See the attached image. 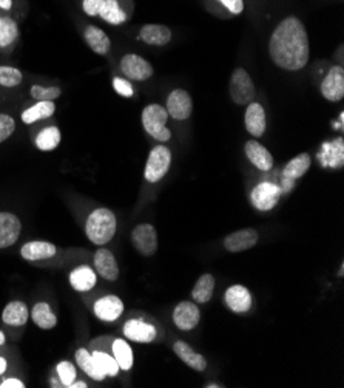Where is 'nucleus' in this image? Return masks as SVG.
I'll list each match as a JSON object with an SVG mask.
<instances>
[{"instance_id":"34","label":"nucleus","mask_w":344,"mask_h":388,"mask_svg":"<svg viewBox=\"0 0 344 388\" xmlns=\"http://www.w3.org/2000/svg\"><path fill=\"white\" fill-rule=\"evenodd\" d=\"M111 350H113L115 359L117 362V365L121 370L129 371L133 367V351L130 345L125 342L124 339H116L113 342V346H111Z\"/></svg>"},{"instance_id":"2","label":"nucleus","mask_w":344,"mask_h":388,"mask_svg":"<svg viewBox=\"0 0 344 388\" xmlns=\"http://www.w3.org/2000/svg\"><path fill=\"white\" fill-rule=\"evenodd\" d=\"M85 232L91 243L103 246L116 234V215L107 208L93 211L87 218Z\"/></svg>"},{"instance_id":"44","label":"nucleus","mask_w":344,"mask_h":388,"mask_svg":"<svg viewBox=\"0 0 344 388\" xmlns=\"http://www.w3.org/2000/svg\"><path fill=\"white\" fill-rule=\"evenodd\" d=\"M13 6V0H0V10L10 11Z\"/></svg>"},{"instance_id":"14","label":"nucleus","mask_w":344,"mask_h":388,"mask_svg":"<svg viewBox=\"0 0 344 388\" xmlns=\"http://www.w3.org/2000/svg\"><path fill=\"white\" fill-rule=\"evenodd\" d=\"M258 232L255 229H241V231L231 232L229 234L226 239H224V248H226L229 252H243L253 248L255 244L258 243Z\"/></svg>"},{"instance_id":"47","label":"nucleus","mask_w":344,"mask_h":388,"mask_svg":"<svg viewBox=\"0 0 344 388\" xmlns=\"http://www.w3.org/2000/svg\"><path fill=\"white\" fill-rule=\"evenodd\" d=\"M5 344V334H4V331H0V345H4Z\"/></svg>"},{"instance_id":"16","label":"nucleus","mask_w":344,"mask_h":388,"mask_svg":"<svg viewBox=\"0 0 344 388\" xmlns=\"http://www.w3.org/2000/svg\"><path fill=\"white\" fill-rule=\"evenodd\" d=\"M124 313V303L117 296H106L99 299L94 305L96 318L103 322H115Z\"/></svg>"},{"instance_id":"40","label":"nucleus","mask_w":344,"mask_h":388,"mask_svg":"<svg viewBox=\"0 0 344 388\" xmlns=\"http://www.w3.org/2000/svg\"><path fill=\"white\" fill-rule=\"evenodd\" d=\"M113 85H115V90L121 94V96H125V98H130L133 96V85L125 81V79H121V77H115L113 79Z\"/></svg>"},{"instance_id":"29","label":"nucleus","mask_w":344,"mask_h":388,"mask_svg":"<svg viewBox=\"0 0 344 388\" xmlns=\"http://www.w3.org/2000/svg\"><path fill=\"white\" fill-rule=\"evenodd\" d=\"M215 289V277L212 274H204L198 279L193 289H191V297L198 303H207L212 299Z\"/></svg>"},{"instance_id":"39","label":"nucleus","mask_w":344,"mask_h":388,"mask_svg":"<svg viewBox=\"0 0 344 388\" xmlns=\"http://www.w3.org/2000/svg\"><path fill=\"white\" fill-rule=\"evenodd\" d=\"M15 130V121L10 115L0 113V142L6 141Z\"/></svg>"},{"instance_id":"4","label":"nucleus","mask_w":344,"mask_h":388,"mask_svg":"<svg viewBox=\"0 0 344 388\" xmlns=\"http://www.w3.org/2000/svg\"><path fill=\"white\" fill-rule=\"evenodd\" d=\"M230 98L238 106H249L255 98V84L244 68H236L230 77Z\"/></svg>"},{"instance_id":"24","label":"nucleus","mask_w":344,"mask_h":388,"mask_svg":"<svg viewBox=\"0 0 344 388\" xmlns=\"http://www.w3.org/2000/svg\"><path fill=\"white\" fill-rule=\"evenodd\" d=\"M173 350L176 354H178V358L184 363H187L190 368H193L196 371H204L207 368V361L204 356L195 353L193 348H191L189 344L182 342V340H179V342H176L173 345Z\"/></svg>"},{"instance_id":"6","label":"nucleus","mask_w":344,"mask_h":388,"mask_svg":"<svg viewBox=\"0 0 344 388\" xmlns=\"http://www.w3.org/2000/svg\"><path fill=\"white\" fill-rule=\"evenodd\" d=\"M132 242L134 249H138L141 256L151 257L156 254L158 234H156V229L151 225L144 223L136 226L132 232Z\"/></svg>"},{"instance_id":"25","label":"nucleus","mask_w":344,"mask_h":388,"mask_svg":"<svg viewBox=\"0 0 344 388\" xmlns=\"http://www.w3.org/2000/svg\"><path fill=\"white\" fill-rule=\"evenodd\" d=\"M96 273L90 266H79L70 274V283L76 291L87 292L94 288L96 284Z\"/></svg>"},{"instance_id":"19","label":"nucleus","mask_w":344,"mask_h":388,"mask_svg":"<svg viewBox=\"0 0 344 388\" xmlns=\"http://www.w3.org/2000/svg\"><path fill=\"white\" fill-rule=\"evenodd\" d=\"M244 121L247 132L255 138H261L264 132H266V112H264L262 106L258 104V102H250V104L247 106Z\"/></svg>"},{"instance_id":"15","label":"nucleus","mask_w":344,"mask_h":388,"mask_svg":"<svg viewBox=\"0 0 344 388\" xmlns=\"http://www.w3.org/2000/svg\"><path fill=\"white\" fill-rule=\"evenodd\" d=\"M94 268L102 279L108 282H116L119 279V266L113 256V252L108 249H98L94 254Z\"/></svg>"},{"instance_id":"45","label":"nucleus","mask_w":344,"mask_h":388,"mask_svg":"<svg viewBox=\"0 0 344 388\" xmlns=\"http://www.w3.org/2000/svg\"><path fill=\"white\" fill-rule=\"evenodd\" d=\"M87 387H88V385H87L85 382H82V381H79V382H76V381H75L73 384L70 385V388H87Z\"/></svg>"},{"instance_id":"36","label":"nucleus","mask_w":344,"mask_h":388,"mask_svg":"<svg viewBox=\"0 0 344 388\" xmlns=\"http://www.w3.org/2000/svg\"><path fill=\"white\" fill-rule=\"evenodd\" d=\"M23 79L22 71L14 67H0V85L2 87H18Z\"/></svg>"},{"instance_id":"48","label":"nucleus","mask_w":344,"mask_h":388,"mask_svg":"<svg viewBox=\"0 0 344 388\" xmlns=\"http://www.w3.org/2000/svg\"><path fill=\"white\" fill-rule=\"evenodd\" d=\"M205 387H209V388H218V387H221V385H216V384H209V385H205Z\"/></svg>"},{"instance_id":"33","label":"nucleus","mask_w":344,"mask_h":388,"mask_svg":"<svg viewBox=\"0 0 344 388\" xmlns=\"http://www.w3.org/2000/svg\"><path fill=\"white\" fill-rule=\"evenodd\" d=\"M19 27L11 18L2 15L0 19V49H10L18 41Z\"/></svg>"},{"instance_id":"1","label":"nucleus","mask_w":344,"mask_h":388,"mask_svg":"<svg viewBox=\"0 0 344 388\" xmlns=\"http://www.w3.org/2000/svg\"><path fill=\"white\" fill-rule=\"evenodd\" d=\"M270 58L279 68L298 71L307 65L310 44L306 27L298 18H286L278 23L269 42Z\"/></svg>"},{"instance_id":"30","label":"nucleus","mask_w":344,"mask_h":388,"mask_svg":"<svg viewBox=\"0 0 344 388\" xmlns=\"http://www.w3.org/2000/svg\"><path fill=\"white\" fill-rule=\"evenodd\" d=\"M34 323L42 330H53L58 325L54 313L51 311V306L45 302H39L34 305L33 313H31Z\"/></svg>"},{"instance_id":"41","label":"nucleus","mask_w":344,"mask_h":388,"mask_svg":"<svg viewBox=\"0 0 344 388\" xmlns=\"http://www.w3.org/2000/svg\"><path fill=\"white\" fill-rule=\"evenodd\" d=\"M103 2H106V0H84L82 8H84L85 14L91 15V18H94V15H99L102 6H103Z\"/></svg>"},{"instance_id":"21","label":"nucleus","mask_w":344,"mask_h":388,"mask_svg":"<svg viewBox=\"0 0 344 388\" xmlns=\"http://www.w3.org/2000/svg\"><path fill=\"white\" fill-rule=\"evenodd\" d=\"M139 37L144 42L155 46H164L172 41V31L165 25H156V23H150V25H144L139 31Z\"/></svg>"},{"instance_id":"3","label":"nucleus","mask_w":344,"mask_h":388,"mask_svg":"<svg viewBox=\"0 0 344 388\" xmlns=\"http://www.w3.org/2000/svg\"><path fill=\"white\" fill-rule=\"evenodd\" d=\"M169 113L159 104H150L142 112V125L151 138L158 141H169L172 138V132L165 127Z\"/></svg>"},{"instance_id":"35","label":"nucleus","mask_w":344,"mask_h":388,"mask_svg":"<svg viewBox=\"0 0 344 388\" xmlns=\"http://www.w3.org/2000/svg\"><path fill=\"white\" fill-rule=\"evenodd\" d=\"M91 356L94 358L96 363H98L99 368L106 373L107 376H117L119 375V365L115 358H111V356H108L107 353L103 351H94L91 353Z\"/></svg>"},{"instance_id":"27","label":"nucleus","mask_w":344,"mask_h":388,"mask_svg":"<svg viewBox=\"0 0 344 388\" xmlns=\"http://www.w3.org/2000/svg\"><path fill=\"white\" fill-rule=\"evenodd\" d=\"M56 112V106L53 101H39L37 104L31 106L22 113V121L25 124H33L36 121L46 120Z\"/></svg>"},{"instance_id":"46","label":"nucleus","mask_w":344,"mask_h":388,"mask_svg":"<svg viewBox=\"0 0 344 388\" xmlns=\"http://www.w3.org/2000/svg\"><path fill=\"white\" fill-rule=\"evenodd\" d=\"M6 371V361L4 358H0V375H4Z\"/></svg>"},{"instance_id":"22","label":"nucleus","mask_w":344,"mask_h":388,"mask_svg":"<svg viewBox=\"0 0 344 388\" xmlns=\"http://www.w3.org/2000/svg\"><path fill=\"white\" fill-rule=\"evenodd\" d=\"M58 248L53 243L48 242H30L23 244L20 249L22 257L27 261H37V260H46L56 256Z\"/></svg>"},{"instance_id":"23","label":"nucleus","mask_w":344,"mask_h":388,"mask_svg":"<svg viewBox=\"0 0 344 388\" xmlns=\"http://www.w3.org/2000/svg\"><path fill=\"white\" fill-rule=\"evenodd\" d=\"M84 39L87 45L96 53V54H107L110 51L111 41L103 30L96 25H88L84 31Z\"/></svg>"},{"instance_id":"20","label":"nucleus","mask_w":344,"mask_h":388,"mask_svg":"<svg viewBox=\"0 0 344 388\" xmlns=\"http://www.w3.org/2000/svg\"><path fill=\"white\" fill-rule=\"evenodd\" d=\"M226 303L234 313H246L252 308V294L243 284H234L226 291Z\"/></svg>"},{"instance_id":"7","label":"nucleus","mask_w":344,"mask_h":388,"mask_svg":"<svg viewBox=\"0 0 344 388\" xmlns=\"http://www.w3.org/2000/svg\"><path fill=\"white\" fill-rule=\"evenodd\" d=\"M167 113H169L176 121H186L193 112V101L191 96L182 89H176L170 93L167 99Z\"/></svg>"},{"instance_id":"10","label":"nucleus","mask_w":344,"mask_h":388,"mask_svg":"<svg viewBox=\"0 0 344 388\" xmlns=\"http://www.w3.org/2000/svg\"><path fill=\"white\" fill-rule=\"evenodd\" d=\"M321 94L331 102H338L344 96V70L340 65H335L321 82Z\"/></svg>"},{"instance_id":"38","label":"nucleus","mask_w":344,"mask_h":388,"mask_svg":"<svg viewBox=\"0 0 344 388\" xmlns=\"http://www.w3.org/2000/svg\"><path fill=\"white\" fill-rule=\"evenodd\" d=\"M58 375L63 387H70L76 381V367L68 361H62L58 365Z\"/></svg>"},{"instance_id":"13","label":"nucleus","mask_w":344,"mask_h":388,"mask_svg":"<svg viewBox=\"0 0 344 388\" xmlns=\"http://www.w3.org/2000/svg\"><path fill=\"white\" fill-rule=\"evenodd\" d=\"M201 320V313L193 302H181L173 311V322L182 331L193 330Z\"/></svg>"},{"instance_id":"43","label":"nucleus","mask_w":344,"mask_h":388,"mask_svg":"<svg viewBox=\"0 0 344 388\" xmlns=\"http://www.w3.org/2000/svg\"><path fill=\"white\" fill-rule=\"evenodd\" d=\"M25 385H23L22 381H19V379H5V381L0 384V388H23Z\"/></svg>"},{"instance_id":"28","label":"nucleus","mask_w":344,"mask_h":388,"mask_svg":"<svg viewBox=\"0 0 344 388\" xmlns=\"http://www.w3.org/2000/svg\"><path fill=\"white\" fill-rule=\"evenodd\" d=\"M28 308L23 302H19V300H15V302L8 303L5 306V310L2 313V320L6 325H14V327H20V325H25L28 320Z\"/></svg>"},{"instance_id":"49","label":"nucleus","mask_w":344,"mask_h":388,"mask_svg":"<svg viewBox=\"0 0 344 388\" xmlns=\"http://www.w3.org/2000/svg\"><path fill=\"white\" fill-rule=\"evenodd\" d=\"M343 273H344V265H341V268H340V275H341V277L344 275Z\"/></svg>"},{"instance_id":"18","label":"nucleus","mask_w":344,"mask_h":388,"mask_svg":"<svg viewBox=\"0 0 344 388\" xmlns=\"http://www.w3.org/2000/svg\"><path fill=\"white\" fill-rule=\"evenodd\" d=\"M244 150L249 161L261 172H269L274 168V156H272L269 150L262 144H260L258 141H247Z\"/></svg>"},{"instance_id":"5","label":"nucleus","mask_w":344,"mask_h":388,"mask_svg":"<svg viewBox=\"0 0 344 388\" xmlns=\"http://www.w3.org/2000/svg\"><path fill=\"white\" fill-rule=\"evenodd\" d=\"M170 164V149L165 146H156L148 155L146 165V180L150 181V183H158V181H161L167 175V172H169Z\"/></svg>"},{"instance_id":"37","label":"nucleus","mask_w":344,"mask_h":388,"mask_svg":"<svg viewBox=\"0 0 344 388\" xmlns=\"http://www.w3.org/2000/svg\"><path fill=\"white\" fill-rule=\"evenodd\" d=\"M30 94L33 96L36 101H54L58 99L62 90L59 87H44V85H33L30 90Z\"/></svg>"},{"instance_id":"32","label":"nucleus","mask_w":344,"mask_h":388,"mask_svg":"<svg viewBox=\"0 0 344 388\" xmlns=\"http://www.w3.org/2000/svg\"><path fill=\"white\" fill-rule=\"evenodd\" d=\"M60 130L58 127H46L37 133L36 137V146L42 152H51L56 147L60 144Z\"/></svg>"},{"instance_id":"12","label":"nucleus","mask_w":344,"mask_h":388,"mask_svg":"<svg viewBox=\"0 0 344 388\" xmlns=\"http://www.w3.org/2000/svg\"><path fill=\"white\" fill-rule=\"evenodd\" d=\"M20 220L11 212H0V249L10 248L19 240Z\"/></svg>"},{"instance_id":"31","label":"nucleus","mask_w":344,"mask_h":388,"mask_svg":"<svg viewBox=\"0 0 344 388\" xmlns=\"http://www.w3.org/2000/svg\"><path fill=\"white\" fill-rule=\"evenodd\" d=\"M99 15L111 25H121L125 20H129V15L125 14L117 0H106Z\"/></svg>"},{"instance_id":"17","label":"nucleus","mask_w":344,"mask_h":388,"mask_svg":"<svg viewBox=\"0 0 344 388\" xmlns=\"http://www.w3.org/2000/svg\"><path fill=\"white\" fill-rule=\"evenodd\" d=\"M124 336L138 344H150L156 339V328L144 320H129L124 325Z\"/></svg>"},{"instance_id":"8","label":"nucleus","mask_w":344,"mask_h":388,"mask_svg":"<svg viewBox=\"0 0 344 388\" xmlns=\"http://www.w3.org/2000/svg\"><path fill=\"white\" fill-rule=\"evenodd\" d=\"M283 191L278 186L272 183H260L252 191L250 200L252 204L261 212L272 211L278 204L279 198H281Z\"/></svg>"},{"instance_id":"26","label":"nucleus","mask_w":344,"mask_h":388,"mask_svg":"<svg viewBox=\"0 0 344 388\" xmlns=\"http://www.w3.org/2000/svg\"><path fill=\"white\" fill-rule=\"evenodd\" d=\"M76 362H77V365L81 367L84 373H87L91 379H94V381L101 382L107 377V375L103 373L98 363H96L91 353H88V350H85V348H79V350L76 351Z\"/></svg>"},{"instance_id":"42","label":"nucleus","mask_w":344,"mask_h":388,"mask_svg":"<svg viewBox=\"0 0 344 388\" xmlns=\"http://www.w3.org/2000/svg\"><path fill=\"white\" fill-rule=\"evenodd\" d=\"M218 2L231 14H241L244 11V0H218Z\"/></svg>"},{"instance_id":"50","label":"nucleus","mask_w":344,"mask_h":388,"mask_svg":"<svg viewBox=\"0 0 344 388\" xmlns=\"http://www.w3.org/2000/svg\"><path fill=\"white\" fill-rule=\"evenodd\" d=\"M0 19H2V14H0Z\"/></svg>"},{"instance_id":"11","label":"nucleus","mask_w":344,"mask_h":388,"mask_svg":"<svg viewBox=\"0 0 344 388\" xmlns=\"http://www.w3.org/2000/svg\"><path fill=\"white\" fill-rule=\"evenodd\" d=\"M310 155L309 154H300L298 156L292 158V160L286 164L283 170V189L284 191H292L295 181L301 178L304 173L310 169Z\"/></svg>"},{"instance_id":"9","label":"nucleus","mask_w":344,"mask_h":388,"mask_svg":"<svg viewBox=\"0 0 344 388\" xmlns=\"http://www.w3.org/2000/svg\"><path fill=\"white\" fill-rule=\"evenodd\" d=\"M121 70L133 81H147L153 76V67L138 54H125L121 59Z\"/></svg>"}]
</instances>
